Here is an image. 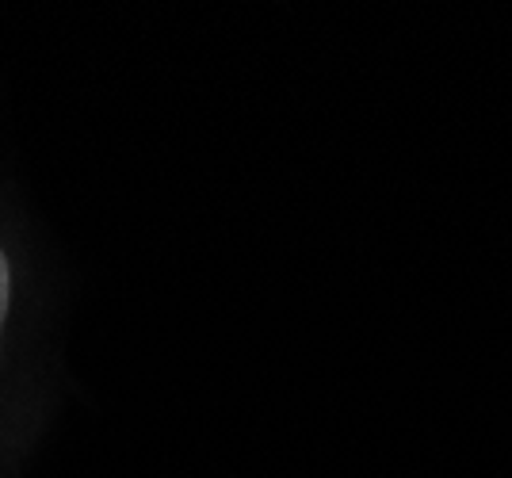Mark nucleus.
Listing matches in <instances>:
<instances>
[{
	"label": "nucleus",
	"mask_w": 512,
	"mask_h": 478,
	"mask_svg": "<svg viewBox=\"0 0 512 478\" xmlns=\"http://www.w3.org/2000/svg\"><path fill=\"white\" fill-rule=\"evenodd\" d=\"M8 306H12V264L0 249V329H4V318H8Z\"/></svg>",
	"instance_id": "nucleus-1"
}]
</instances>
